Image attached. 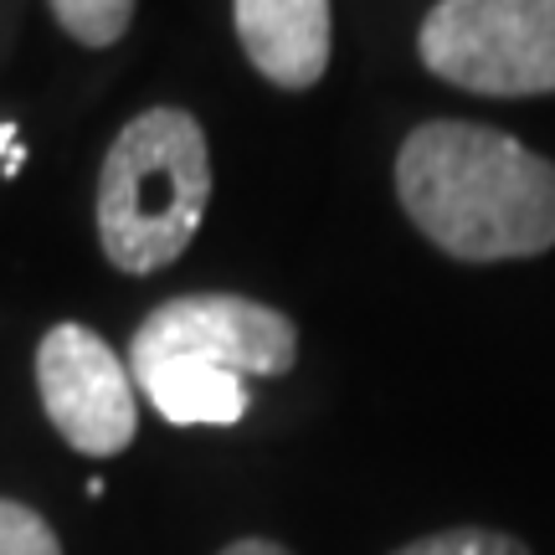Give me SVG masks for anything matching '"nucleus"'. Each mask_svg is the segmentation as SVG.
I'll use <instances>...</instances> for the list:
<instances>
[{
    "instance_id": "f257e3e1",
    "label": "nucleus",
    "mask_w": 555,
    "mask_h": 555,
    "mask_svg": "<svg viewBox=\"0 0 555 555\" xmlns=\"http://www.w3.org/2000/svg\"><path fill=\"white\" fill-rule=\"evenodd\" d=\"M397 196L457 262L540 258L555 247V159L474 119L416 124L397 155Z\"/></svg>"
},
{
    "instance_id": "f03ea898",
    "label": "nucleus",
    "mask_w": 555,
    "mask_h": 555,
    "mask_svg": "<svg viewBox=\"0 0 555 555\" xmlns=\"http://www.w3.org/2000/svg\"><path fill=\"white\" fill-rule=\"evenodd\" d=\"M298 330L258 298L185 294L134 330L129 376L176 427H237L253 397L242 376H288Z\"/></svg>"
},
{
    "instance_id": "7ed1b4c3",
    "label": "nucleus",
    "mask_w": 555,
    "mask_h": 555,
    "mask_svg": "<svg viewBox=\"0 0 555 555\" xmlns=\"http://www.w3.org/2000/svg\"><path fill=\"white\" fill-rule=\"evenodd\" d=\"M211 201L206 129L185 108H144L119 129L99 176V242L119 273H159L191 247Z\"/></svg>"
},
{
    "instance_id": "20e7f679",
    "label": "nucleus",
    "mask_w": 555,
    "mask_h": 555,
    "mask_svg": "<svg viewBox=\"0 0 555 555\" xmlns=\"http://www.w3.org/2000/svg\"><path fill=\"white\" fill-rule=\"evenodd\" d=\"M416 52L433 78L463 93H555V0H437Z\"/></svg>"
},
{
    "instance_id": "39448f33",
    "label": "nucleus",
    "mask_w": 555,
    "mask_h": 555,
    "mask_svg": "<svg viewBox=\"0 0 555 555\" xmlns=\"http://www.w3.org/2000/svg\"><path fill=\"white\" fill-rule=\"evenodd\" d=\"M37 391L73 453L114 457L139 433L134 376L88 324H57L37 345Z\"/></svg>"
},
{
    "instance_id": "423d86ee",
    "label": "nucleus",
    "mask_w": 555,
    "mask_h": 555,
    "mask_svg": "<svg viewBox=\"0 0 555 555\" xmlns=\"http://www.w3.org/2000/svg\"><path fill=\"white\" fill-rule=\"evenodd\" d=\"M247 62L278 88H314L330 67V0H232Z\"/></svg>"
},
{
    "instance_id": "0eeeda50",
    "label": "nucleus",
    "mask_w": 555,
    "mask_h": 555,
    "mask_svg": "<svg viewBox=\"0 0 555 555\" xmlns=\"http://www.w3.org/2000/svg\"><path fill=\"white\" fill-rule=\"evenodd\" d=\"M52 16L82 47H108L129 31L134 0H52Z\"/></svg>"
},
{
    "instance_id": "6e6552de",
    "label": "nucleus",
    "mask_w": 555,
    "mask_h": 555,
    "mask_svg": "<svg viewBox=\"0 0 555 555\" xmlns=\"http://www.w3.org/2000/svg\"><path fill=\"white\" fill-rule=\"evenodd\" d=\"M391 555H530V545L504 530H478V525H463V530H437V535H422L412 545H401Z\"/></svg>"
},
{
    "instance_id": "1a4fd4ad",
    "label": "nucleus",
    "mask_w": 555,
    "mask_h": 555,
    "mask_svg": "<svg viewBox=\"0 0 555 555\" xmlns=\"http://www.w3.org/2000/svg\"><path fill=\"white\" fill-rule=\"evenodd\" d=\"M0 555H62V540L31 504L0 499Z\"/></svg>"
},
{
    "instance_id": "9d476101",
    "label": "nucleus",
    "mask_w": 555,
    "mask_h": 555,
    "mask_svg": "<svg viewBox=\"0 0 555 555\" xmlns=\"http://www.w3.org/2000/svg\"><path fill=\"white\" fill-rule=\"evenodd\" d=\"M217 555H294V551H283L278 540L247 535V540H232V545H227V551H217Z\"/></svg>"
},
{
    "instance_id": "9b49d317",
    "label": "nucleus",
    "mask_w": 555,
    "mask_h": 555,
    "mask_svg": "<svg viewBox=\"0 0 555 555\" xmlns=\"http://www.w3.org/2000/svg\"><path fill=\"white\" fill-rule=\"evenodd\" d=\"M16 150V124L11 119H0V165H5V155Z\"/></svg>"
},
{
    "instance_id": "f8f14e48",
    "label": "nucleus",
    "mask_w": 555,
    "mask_h": 555,
    "mask_svg": "<svg viewBox=\"0 0 555 555\" xmlns=\"http://www.w3.org/2000/svg\"><path fill=\"white\" fill-rule=\"evenodd\" d=\"M21 165H26V150H21V144H16V150L5 155V165H0V176H16Z\"/></svg>"
}]
</instances>
